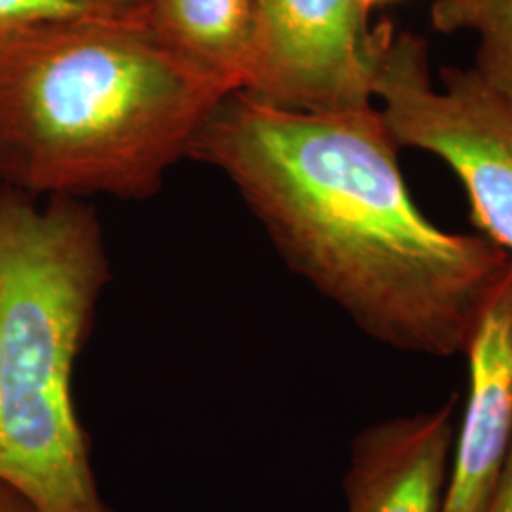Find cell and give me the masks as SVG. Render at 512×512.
<instances>
[{
	"label": "cell",
	"instance_id": "5b68a950",
	"mask_svg": "<svg viewBox=\"0 0 512 512\" xmlns=\"http://www.w3.org/2000/svg\"><path fill=\"white\" fill-rule=\"evenodd\" d=\"M363 0H256L239 93L300 114L368 109L380 29Z\"/></svg>",
	"mask_w": 512,
	"mask_h": 512
},
{
	"label": "cell",
	"instance_id": "9c48e42d",
	"mask_svg": "<svg viewBox=\"0 0 512 512\" xmlns=\"http://www.w3.org/2000/svg\"><path fill=\"white\" fill-rule=\"evenodd\" d=\"M431 27L444 35L475 33V71L512 103V0H433Z\"/></svg>",
	"mask_w": 512,
	"mask_h": 512
},
{
	"label": "cell",
	"instance_id": "8992f818",
	"mask_svg": "<svg viewBox=\"0 0 512 512\" xmlns=\"http://www.w3.org/2000/svg\"><path fill=\"white\" fill-rule=\"evenodd\" d=\"M467 399L442 512H480L512 444V256L465 346Z\"/></svg>",
	"mask_w": 512,
	"mask_h": 512
},
{
	"label": "cell",
	"instance_id": "3957f363",
	"mask_svg": "<svg viewBox=\"0 0 512 512\" xmlns=\"http://www.w3.org/2000/svg\"><path fill=\"white\" fill-rule=\"evenodd\" d=\"M109 279L90 207L0 190V478L46 512H114L73 397L74 366Z\"/></svg>",
	"mask_w": 512,
	"mask_h": 512
},
{
	"label": "cell",
	"instance_id": "8fae6325",
	"mask_svg": "<svg viewBox=\"0 0 512 512\" xmlns=\"http://www.w3.org/2000/svg\"><path fill=\"white\" fill-rule=\"evenodd\" d=\"M480 512H512V444Z\"/></svg>",
	"mask_w": 512,
	"mask_h": 512
},
{
	"label": "cell",
	"instance_id": "7c38bea8",
	"mask_svg": "<svg viewBox=\"0 0 512 512\" xmlns=\"http://www.w3.org/2000/svg\"><path fill=\"white\" fill-rule=\"evenodd\" d=\"M0 512H46L16 484L0 478Z\"/></svg>",
	"mask_w": 512,
	"mask_h": 512
},
{
	"label": "cell",
	"instance_id": "7a4b0ae2",
	"mask_svg": "<svg viewBox=\"0 0 512 512\" xmlns=\"http://www.w3.org/2000/svg\"><path fill=\"white\" fill-rule=\"evenodd\" d=\"M230 93L128 16L0 29V183L147 198Z\"/></svg>",
	"mask_w": 512,
	"mask_h": 512
},
{
	"label": "cell",
	"instance_id": "277c9868",
	"mask_svg": "<svg viewBox=\"0 0 512 512\" xmlns=\"http://www.w3.org/2000/svg\"><path fill=\"white\" fill-rule=\"evenodd\" d=\"M374 99L399 148L448 165L484 238L512 256V103L473 69L442 67L433 84L427 40L378 25Z\"/></svg>",
	"mask_w": 512,
	"mask_h": 512
},
{
	"label": "cell",
	"instance_id": "52a82bcc",
	"mask_svg": "<svg viewBox=\"0 0 512 512\" xmlns=\"http://www.w3.org/2000/svg\"><path fill=\"white\" fill-rule=\"evenodd\" d=\"M458 399L366 425L349 446L346 512H442L458 429Z\"/></svg>",
	"mask_w": 512,
	"mask_h": 512
},
{
	"label": "cell",
	"instance_id": "ba28073f",
	"mask_svg": "<svg viewBox=\"0 0 512 512\" xmlns=\"http://www.w3.org/2000/svg\"><path fill=\"white\" fill-rule=\"evenodd\" d=\"M255 10L256 0H137L128 18L167 50L239 92Z\"/></svg>",
	"mask_w": 512,
	"mask_h": 512
},
{
	"label": "cell",
	"instance_id": "6da1fadb",
	"mask_svg": "<svg viewBox=\"0 0 512 512\" xmlns=\"http://www.w3.org/2000/svg\"><path fill=\"white\" fill-rule=\"evenodd\" d=\"M378 107L300 114L226 95L190 158L222 171L289 268L387 348L463 355L511 255L412 200Z\"/></svg>",
	"mask_w": 512,
	"mask_h": 512
},
{
	"label": "cell",
	"instance_id": "4fadbf2b",
	"mask_svg": "<svg viewBox=\"0 0 512 512\" xmlns=\"http://www.w3.org/2000/svg\"><path fill=\"white\" fill-rule=\"evenodd\" d=\"M93 4L105 8L114 16H128L133 10V6L137 4V0H92Z\"/></svg>",
	"mask_w": 512,
	"mask_h": 512
},
{
	"label": "cell",
	"instance_id": "30bf717a",
	"mask_svg": "<svg viewBox=\"0 0 512 512\" xmlns=\"http://www.w3.org/2000/svg\"><path fill=\"white\" fill-rule=\"evenodd\" d=\"M80 16L112 14L92 0H0V29Z\"/></svg>",
	"mask_w": 512,
	"mask_h": 512
},
{
	"label": "cell",
	"instance_id": "5bb4252c",
	"mask_svg": "<svg viewBox=\"0 0 512 512\" xmlns=\"http://www.w3.org/2000/svg\"><path fill=\"white\" fill-rule=\"evenodd\" d=\"M382 2H389V0H363V4H365L368 10H370L372 6H376V4H382Z\"/></svg>",
	"mask_w": 512,
	"mask_h": 512
}]
</instances>
